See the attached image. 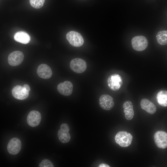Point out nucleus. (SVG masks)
<instances>
[{"instance_id":"6ab92c4d","label":"nucleus","mask_w":167,"mask_h":167,"mask_svg":"<svg viewBox=\"0 0 167 167\" xmlns=\"http://www.w3.org/2000/svg\"><path fill=\"white\" fill-rule=\"evenodd\" d=\"M158 42L161 45L167 44V31H162L159 32L156 36Z\"/></svg>"},{"instance_id":"4468645a","label":"nucleus","mask_w":167,"mask_h":167,"mask_svg":"<svg viewBox=\"0 0 167 167\" xmlns=\"http://www.w3.org/2000/svg\"><path fill=\"white\" fill-rule=\"evenodd\" d=\"M140 104L142 109L150 114L154 113L156 111V106L148 99L144 98L142 99Z\"/></svg>"},{"instance_id":"4be33fe9","label":"nucleus","mask_w":167,"mask_h":167,"mask_svg":"<svg viewBox=\"0 0 167 167\" xmlns=\"http://www.w3.org/2000/svg\"><path fill=\"white\" fill-rule=\"evenodd\" d=\"M61 129L68 132L70 131V128L68 125L66 123L62 124L60 126Z\"/></svg>"},{"instance_id":"9b49d317","label":"nucleus","mask_w":167,"mask_h":167,"mask_svg":"<svg viewBox=\"0 0 167 167\" xmlns=\"http://www.w3.org/2000/svg\"><path fill=\"white\" fill-rule=\"evenodd\" d=\"M73 84L69 81H65L63 83L59 84L57 86V89L58 92L64 96L71 95L73 91Z\"/></svg>"},{"instance_id":"b1692460","label":"nucleus","mask_w":167,"mask_h":167,"mask_svg":"<svg viewBox=\"0 0 167 167\" xmlns=\"http://www.w3.org/2000/svg\"><path fill=\"white\" fill-rule=\"evenodd\" d=\"M99 167H109L110 166L104 163H101L98 166Z\"/></svg>"},{"instance_id":"39448f33","label":"nucleus","mask_w":167,"mask_h":167,"mask_svg":"<svg viewBox=\"0 0 167 167\" xmlns=\"http://www.w3.org/2000/svg\"><path fill=\"white\" fill-rule=\"evenodd\" d=\"M70 66L73 71L77 73H81L84 72L87 66L86 62L79 58L72 59L70 62Z\"/></svg>"},{"instance_id":"a211bd4d","label":"nucleus","mask_w":167,"mask_h":167,"mask_svg":"<svg viewBox=\"0 0 167 167\" xmlns=\"http://www.w3.org/2000/svg\"><path fill=\"white\" fill-rule=\"evenodd\" d=\"M58 135L59 140L63 143L69 142L71 139V135L69 132L61 129L58 131Z\"/></svg>"},{"instance_id":"20e7f679","label":"nucleus","mask_w":167,"mask_h":167,"mask_svg":"<svg viewBox=\"0 0 167 167\" xmlns=\"http://www.w3.org/2000/svg\"><path fill=\"white\" fill-rule=\"evenodd\" d=\"M107 83L109 87L112 90L117 91L121 87L123 84L122 79L119 74H114L108 78Z\"/></svg>"},{"instance_id":"f03ea898","label":"nucleus","mask_w":167,"mask_h":167,"mask_svg":"<svg viewBox=\"0 0 167 167\" xmlns=\"http://www.w3.org/2000/svg\"><path fill=\"white\" fill-rule=\"evenodd\" d=\"M66 37L70 44L73 46L79 47L84 44V40L83 37L77 32L71 31L67 33Z\"/></svg>"},{"instance_id":"423d86ee","label":"nucleus","mask_w":167,"mask_h":167,"mask_svg":"<svg viewBox=\"0 0 167 167\" xmlns=\"http://www.w3.org/2000/svg\"><path fill=\"white\" fill-rule=\"evenodd\" d=\"M155 143L158 147L165 149L167 147V133L163 131H158L154 136Z\"/></svg>"},{"instance_id":"dca6fc26","label":"nucleus","mask_w":167,"mask_h":167,"mask_svg":"<svg viewBox=\"0 0 167 167\" xmlns=\"http://www.w3.org/2000/svg\"><path fill=\"white\" fill-rule=\"evenodd\" d=\"M14 39L15 41L23 44L28 43L30 40V37L29 35L23 31H19L16 32L14 35Z\"/></svg>"},{"instance_id":"f8f14e48","label":"nucleus","mask_w":167,"mask_h":167,"mask_svg":"<svg viewBox=\"0 0 167 167\" xmlns=\"http://www.w3.org/2000/svg\"><path fill=\"white\" fill-rule=\"evenodd\" d=\"M12 93L13 96L19 100H24L29 95V92L26 91L21 86L17 85L12 89Z\"/></svg>"},{"instance_id":"f3484780","label":"nucleus","mask_w":167,"mask_h":167,"mask_svg":"<svg viewBox=\"0 0 167 167\" xmlns=\"http://www.w3.org/2000/svg\"><path fill=\"white\" fill-rule=\"evenodd\" d=\"M157 100L158 103L161 106H167V92L165 90L160 91L157 95Z\"/></svg>"},{"instance_id":"0eeeda50","label":"nucleus","mask_w":167,"mask_h":167,"mask_svg":"<svg viewBox=\"0 0 167 167\" xmlns=\"http://www.w3.org/2000/svg\"><path fill=\"white\" fill-rule=\"evenodd\" d=\"M21 148L20 140L18 138H14L11 139L7 146V150L9 153L15 155L20 152Z\"/></svg>"},{"instance_id":"1a4fd4ad","label":"nucleus","mask_w":167,"mask_h":167,"mask_svg":"<svg viewBox=\"0 0 167 167\" xmlns=\"http://www.w3.org/2000/svg\"><path fill=\"white\" fill-rule=\"evenodd\" d=\"M99 103L100 106L104 109L109 110L114 105L113 98L108 95H103L100 97Z\"/></svg>"},{"instance_id":"5701e85b","label":"nucleus","mask_w":167,"mask_h":167,"mask_svg":"<svg viewBox=\"0 0 167 167\" xmlns=\"http://www.w3.org/2000/svg\"><path fill=\"white\" fill-rule=\"evenodd\" d=\"M24 88L27 92H29L30 89L29 86L27 84H24L23 86Z\"/></svg>"},{"instance_id":"f257e3e1","label":"nucleus","mask_w":167,"mask_h":167,"mask_svg":"<svg viewBox=\"0 0 167 167\" xmlns=\"http://www.w3.org/2000/svg\"><path fill=\"white\" fill-rule=\"evenodd\" d=\"M132 135L125 131L118 132L115 137L116 142L122 147L129 146L132 142Z\"/></svg>"},{"instance_id":"7ed1b4c3","label":"nucleus","mask_w":167,"mask_h":167,"mask_svg":"<svg viewBox=\"0 0 167 167\" xmlns=\"http://www.w3.org/2000/svg\"><path fill=\"white\" fill-rule=\"evenodd\" d=\"M131 44L133 48L137 51H142L148 47V41L144 36H139L134 37L131 40Z\"/></svg>"},{"instance_id":"412c9836","label":"nucleus","mask_w":167,"mask_h":167,"mask_svg":"<svg viewBox=\"0 0 167 167\" xmlns=\"http://www.w3.org/2000/svg\"><path fill=\"white\" fill-rule=\"evenodd\" d=\"M40 167H54V165L49 160L45 159L42 161L39 165Z\"/></svg>"},{"instance_id":"6e6552de","label":"nucleus","mask_w":167,"mask_h":167,"mask_svg":"<svg viewBox=\"0 0 167 167\" xmlns=\"http://www.w3.org/2000/svg\"><path fill=\"white\" fill-rule=\"evenodd\" d=\"M24 58V55L22 52L19 51H15L9 55L8 62L11 66H17L22 62Z\"/></svg>"},{"instance_id":"2eb2a0df","label":"nucleus","mask_w":167,"mask_h":167,"mask_svg":"<svg viewBox=\"0 0 167 167\" xmlns=\"http://www.w3.org/2000/svg\"><path fill=\"white\" fill-rule=\"evenodd\" d=\"M122 106L124 112L125 113V118L128 120H131L134 115L133 105L131 102L129 101H126L123 104Z\"/></svg>"},{"instance_id":"ddd939ff","label":"nucleus","mask_w":167,"mask_h":167,"mask_svg":"<svg viewBox=\"0 0 167 167\" xmlns=\"http://www.w3.org/2000/svg\"><path fill=\"white\" fill-rule=\"evenodd\" d=\"M37 72L39 76L44 79H48L52 76V72L50 67L48 65L42 64L38 67Z\"/></svg>"},{"instance_id":"9d476101","label":"nucleus","mask_w":167,"mask_h":167,"mask_svg":"<svg viewBox=\"0 0 167 167\" xmlns=\"http://www.w3.org/2000/svg\"><path fill=\"white\" fill-rule=\"evenodd\" d=\"M41 115L40 113L36 110H32L28 113L27 117V122L31 126L35 127L40 123Z\"/></svg>"},{"instance_id":"aec40b11","label":"nucleus","mask_w":167,"mask_h":167,"mask_svg":"<svg viewBox=\"0 0 167 167\" xmlns=\"http://www.w3.org/2000/svg\"><path fill=\"white\" fill-rule=\"evenodd\" d=\"M45 0H29L30 3L33 7L39 9L43 6Z\"/></svg>"}]
</instances>
